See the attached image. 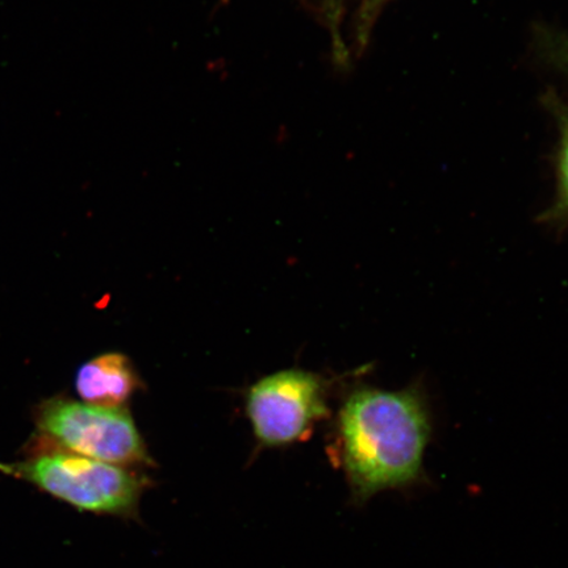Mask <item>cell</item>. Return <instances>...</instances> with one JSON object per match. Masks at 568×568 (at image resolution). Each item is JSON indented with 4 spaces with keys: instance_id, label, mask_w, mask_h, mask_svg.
<instances>
[{
    "instance_id": "6da1fadb",
    "label": "cell",
    "mask_w": 568,
    "mask_h": 568,
    "mask_svg": "<svg viewBox=\"0 0 568 568\" xmlns=\"http://www.w3.org/2000/svg\"><path fill=\"white\" fill-rule=\"evenodd\" d=\"M339 428L355 503L420 478L430 425L414 390H355L341 410Z\"/></svg>"
},
{
    "instance_id": "7a4b0ae2",
    "label": "cell",
    "mask_w": 568,
    "mask_h": 568,
    "mask_svg": "<svg viewBox=\"0 0 568 568\" xmlns=\"http://www.w3.org/2000/svg\"><path fill=\"white\" fill-rule=\"evenodd\" d=\"M0 471L32 483L77 509L97 515L134 517L148 480L126 467L63 450L45 452Z\"/></svg>"
},
{
    "instance_id": "3957f363",
    "label": "cell",
    "mask_w": 568,
    "mask_h": 568,
    "mask_svg": "<svg viewBox=\"0 0 568 568\" xmlns=\"http://www.w3.org/2000/svg\"><path fill=\"white\" fill-rule=\"evenodd\" d=\"M41 433L78 456L133 467L153 464L144 439L125 408L51 399L36 412Z\"/></svg>"
},
{
    "instance_id": "277c9868",
    "label": "cell",
    "mask_w": 568,
    "mask_h": 568,
    "mask_svg": "<svg viewBox=\"0 0 568 568\" xmlns=\"http://www.w3.org/2000/svg\"><path fill=\"white\" fill-rule=\"evenodd\" d=\"M255 437L267 447L303 442L328 414L324 382L303 371H286L255 383L246 397Z\"/></svg>"
},
{
    "instance_id": "5b68a950",
    "label": "cell",
    "mask_w": 568,
    "mask_h": 568,
    "mask_svg": "<svg viewBox=\"0 0 568 568\" xmlns=\"http://www.w3.org/2000/svg\"><path fill=\"white\" fill-rule=\"evenodd\" d=\"M139 376L130 358L105 353L87 362L75 376V388L84 403L106 408H124L139 388Z\"/></svg>"
},
{
    "instance_id": "8992f818",
    "label": "cell",
    "mask_w": 568,
    "mask_h": 568,
    "mask_svg": "<svg viewBox=\"0 0 568 568\" xmlns=\"http://www.w3.org/2000/svg\"><path fill=\"white\" fill-rule=\"evenodd\" d=\"M559 116V152H558V196L550 211V216L568 220V106L554 103Z\"/></svg>"
},
{
    "instance_id": "52a82bcc",
    "label": "cell",
    "mask_w": 568,
    "mask_h": 568,
    "mask_svg": "<svg viewBox=\"0 0 568 568\" xmlns=\"http://www.w3.org/2000/svg\"><path fill=\"white\" fill-rule=\"evenodd\" d=\"M388 0H361L357 18V28H355V34H357V45L365 48L371 33L375 24L376 19L379 17V12Z\"/></svg>"
},
{
    "instance_id": "ba28073f",
    "label": "cell",
    "mask_w": 568,
    "mask_h": 568,
    "mask_svg": "<svg viewBox=\"0 0 568 568\" xmlns=\"http://www.w3.org/2000/svg\"><path fill=\"white\" fill-rule=\"evenodd\" d=\"M317 2L320 7H322L326 24H328L336 59L339 62H344L347 53L339 32L341 13H343V10H341V0H317Z\"/></svg>"
},
{
    "instance_id": "9c48e42d",
    "label": "cell",
    "mask_w": 568,
    "mask_h": 568,
    "mask_svg": "<svg viewBox=\"0 0 568 568\" xmlns=\"http://www.w3.org/2000/svg\"><path fill=\"white\" fill-rule=\"evenodd\" d=\"M549 53L554 62L568 71V36H558L550 40Z\"/></svg>"
}]
</instances>
